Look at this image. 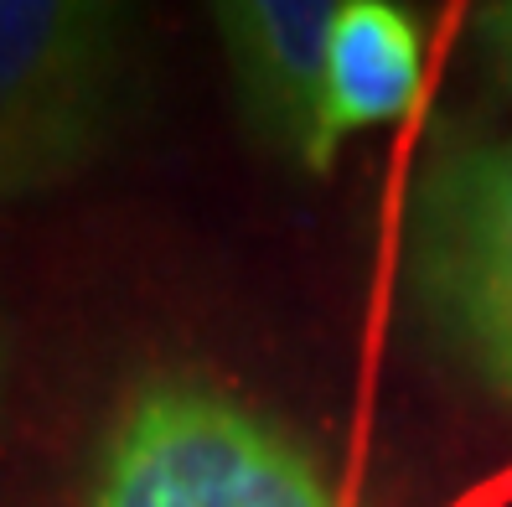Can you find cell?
I'll list each match as a JSON object with an SVG mask.
<instances>
[{"instance_id":"6","label":"cell","mask_w":512,"mask_h":507,"mask_svg":"<svg viewBox=\"0 0 512 507\" xmlns=\"http://www.w3.org/2000/svg\"><path fill=\"white\" fill-rule=\"evenodd\" d=\"M471 47L507 94H512V0H487L471 11Z\"/></svg>"},{"instance_id":"2","label":"cell","mask_w":512,"mask_h":507,"mask_svg":"<svg viewBox=\"0 0 512 507\" xmlns=\"http://www.w3.org/2000/svg\"><path fill=\"white\" fill-rule=\"evenodd\" d=\"M83 507H347L306 440L202 373L130 383L88 456Z\"/></svg>"},{"instance_id":"3","label":"cell","mask_w":512,"mask_h":507,"mask_svg":"<svg viewBox=\"0 0 512 507\" xmlns=\"http://www.w3.org/2000/svg\"><path fill=\"white\" fill-rule=\"evenodd\" d=\"M404 285L461 373L512 414V130H450L404 197Z\"/></svg>"},{"instance_id":"5","label":"cell","mask_w":512,"mask_h":507,"mask_svg":"<svg viewBox=\"0 0 512 507\" xmlns=\"http://www.w3.org/2000/svg\"><path fill=\"white\" fill-rule=\"evenodd\" d=\"M430 32L409 6L394 0H342L326 42L321 94V171L363 130L399 125L425 99Z\"/></svg>"},{"instance_id":"4","label":"cell","mask_w":512,"mask_h":507,"mask_svg":"<svg viewBox=\"0 0 512 507\" xmlns=\"http://www.w3.org/2000/svg\"><path fill=\"white\" fill-rule=\"evenodd\" d=\"M342 0H218L213 32L244 130L285 166L321 171L326 42Z\"/></svg>"},{"instance_id":"7","label":"cell","mask_w":512,"mask_h":507,"mask_svg":"<svg viewBox=\"0 0 512 507\" xmlns=\"http://www.w3.org/2000/svg\"><path fill=\"white\" fill-rule=\"evenodd\" d=\"M6 368H11V357H6V337H0V399H6Z\"/></svg>"},{"instance_id":"1","label":"cell","mask_w":512,"mask_h":507,"mask_svg":"<svg viewBox=\"0 0 512 507\" xmlns=\"http://www.w3.org/2000/svg\"><path fill=\"white\" fill-rule=\"evenodd\" d=\"M150 94L140 11L119 0H0V207L99 171Z\"/></svg>"}]
</instances>
